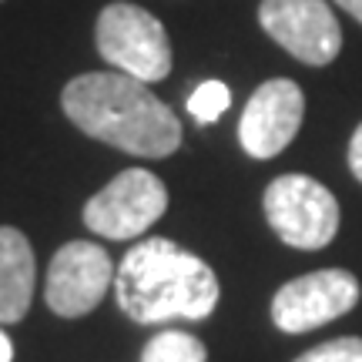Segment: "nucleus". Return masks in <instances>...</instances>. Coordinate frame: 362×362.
I'll return each mask as SVG.
<instances>
[{
  "mask_svg": "<svg viewBox=\"0 0 362 362\" xmlns=\"http://www.w3.org/2000/svg\"><path fill=\"white\" fill-rule=\"evenodd\" d=\"M218 279L208 262L175 245L171 238H144L115 272V298L121 312L141 325L171 319H208L218 305Z\"/></svg>",
  "mask_w": 362,
  "mask_h": 362,
  "instance_id": "2",
  "label": "nucleus"
},
{
  "mask_svg": "<svg viewBox=\"0 0 362 362\" xmlns=\"http://www.w3.org/2000/svg\"><path fill=\"white\" fill-rule=\"evenodd\" d=\"M13 359V346H11V339L4 336V329H0V362H11Z\"/></svg>",
  "mask_w": 362,
  "mask_h": 362,
  "instance_id": "16",
  "label": "nucleus"
},
{
  "mask_svg": "<svg viewBox=\"0 0 362 362\" xmlns=\"http://www.w3.org/2000/svg\"><path fill=\"white\" fill-rule=\"evenodd\" d=\"M349 168L362 181V124L356 128V134H352V141H349Z\"/></svg>",
  "mask_w": 362,
  "mask_h": 362,
  "instance_id": "14",
  "label": "nucleus"
},
{
  "mask_svg": "<svg viewBox=\"0 0 362 362\" xmlns=\"http://www.w3.org/2000/svg\"><path fill=\"white\" fill-rule=\"evenodd\" d=\"M259 21L279 47L309 67L332 64L342 51V27L325 0H262Z\"/></svg>",
  "mask_w": 362,
  "mask_h": 362,
  "instance_id": "7",
  "label": "nucleus"
},
{
  "mask_svg": "<svg viewBox=\"0 0 362 362\" xmlns=\"http://www.w3.org/2000/svg\"><path fill=\"white\" fill-rule=\"evenodd\" d=\"M141 362H208V349L192 332L165 329L144 346Z\"/></svg>",
  "mask_w": 362,
  "mask_h": 362,
  "instance_id": "11",
  "label": "nucleus"
},
{
  "mask_svg": "<svg viewBox=\"0 0 362 362\" xmlns=\"http://www.w3.org/2000/svg\"><path fill=\"white\" fill-rule=\"evenodd\" d=\"M115 262L94 242H67L54 252L47 265L44 298L47 309L61 319H81L101 305L107 288L115 285Z\"/></svg>",
  "mask_w": 362,
  "mask_h": 362,
  "instance_id": "8",
  "label": "nucleus"
},
{
  "mask_svg": "<svg viewBox=\"0 0 362 362\" xmlns=\"http://www.w3.org/2000/svg\"><path fill=\"white\" fill-rule=\"evenodd\" d=\"M359 305V282L346 269H322L285 282L272 298V322L288 336L312 332Z\"/></svg>",
  "mask_w": 362,
  "mask_h": 362,
  "instance_id": "6",
  "label": "nucleus"
},
{
  "mask_svg": "<svg viewBox=\"0 0 362 362\" xmlns=\"http://www.w3.org/2000/svg\"><path fill=\"white\" fill-rule=\"evenodd\" d=\"M305 117V94L296 81L272 78L248 98L242 121H238V141L252 158H275L292 144Z\"/></svg>",
  "mask_w": 362,
  "mask_h": 362,
  "instance_id": "9",
  "label": "nucleus"
},
{
  "mask_svg": "<svg viewBox=\"0 0 362 362\" xmlns=\"http://www.w3.org/2000/svg\"><path fill=\"white\" fill-rule=\"evenodd\" d=\"M34 248L13 225H0V325L21 322L34 298Z\"/></svg>",
  "mask_w": 362,
  "mask_h": 362,
  "instance_id": "10",
  "label": "nucleus"
},
{
  "mask_svg": "<svg viewBox=\"0 0 362 362\" xmlns=\"http://www.w3.org/2000/svg\"><path fill=\"white\" fill-rule=\"evenodd\" d=\"M336 4L342 7V11H349L352 17H356V21L362 24V0H336Z\"/></svg>",
  "mask_w": 362,
  "mask_h": 362,
  "instance_id": "15",
  "label": "nucleus"
},
{
  "mask_svg": "<svg viewBox=\"0 0 362 362\" xmlns=\"http://www.w3.org/2000/svg\"><path fill=\"white\" fill-rule=\"evenodd\" d=\"M228 104H232V90L228 84H221V81H205V84H198L192 90V98H188V115L194 121H202V124H211V121H218L225 111H228Z\"/></svg>",
  "mask_w": 362,
  "mask_h": 362,
  "instance_id": "12",
  "label": "nucleus"
},
{
  "mask_svg": "<svg viewBox=\"0 0 362 362\" xmlns=\"http://www.w3.org/2000/svg\"><path fill=\"white\" fill-rule=\"evenodd\" d=\"M61 107L88 138L138 158H168L181 144V121L148 84L121 71H90L64 88Z\"/></svg>",
  "mask_w": 362,
  "mask_h": 362,
  "instance_id": "1",
  "label": "nucleus"
},
{
  "mask_svg": "<svg viewBox=\"0 0 362 362\" xmlns=\"http://www.w3.org/2000/svg\"><path fill=\"white\" fill-rule=\"evenodd\" d=\"M98 54L107 64L144 84L171 74V40L165 24L138 4H107L94 27Z\"/></svg>",
  "mask_w": 362,
  "mask_h": 362,
  "instance_id": "3",
  "label": "nucleus"
},
{
  "mask_svg": "<svg viewBox=\"0 0 362 362\" xmlns=\"http://www.w3.org/2000/svg\"><path fill=\"white\" fill-rule=\"evenodd\" d=\"M168 208L165 181L144 168H124L84 205V225L101 238L128 242L144 235Z\"/></svg>",
  "mask_w": 362,
  "mask_h": 362,
  "instance_id": "5",
  "label": "nucleus"
},
{
  "mask_svg": "<svg viewBox=\"0 0 362 362\" xmlns=\"http://www.w3.org/2000/svg\"><path fill=\"white\" fill-rule=\"evenodd\" d=\"M296 362H362V339L359 336L332 339V342H322L315 349L302 352Z\"/></svg>",
  "mask_w": 362,
  "mask_h": 362,
  "instance_id": "13",
  "label": "nucleus"
},
{
  "mask_svg": "<svg viewBox=\"0 0 362 362\" xmlns=\"http://www.w3.org/2000/svg\"><path fill=\"white\" fill-rule=\"evenodd\" d=\"M265 218L272 232L292 248H325L339 232V202L322 181L309 175H279L265 188Z\"/></svg>",
  "mask_w": 362,
  "mask_h": 362,
  "instance_id": "4",
  "label": "nucleus"
}]
</instances>
